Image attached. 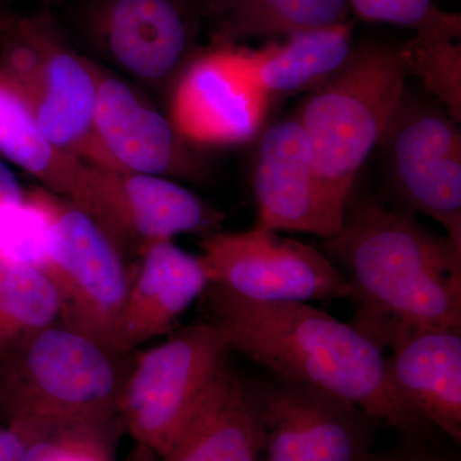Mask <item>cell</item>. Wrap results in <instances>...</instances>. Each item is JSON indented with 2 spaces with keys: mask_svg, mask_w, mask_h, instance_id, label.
Instances as JSON below:
<instances>
[{
  "mask_svg": "<svg viewBox=\"0 0 461 461\" xmlns=\"http://www.w3.org/2000/svg\"><path fill=\"white\" fill-rule=\"evenodd\" d=\"M206 321L230 351L281 381L320 388L348 400L405 438H429L432 427L402 402L379 346L350 323L306 303L254 302L208 285Z\"/></svg>",
  "mask_w": 461,
  "mask_h": 461,
  "instance_id": "cell-1",
  "label": "cell"
},
{
  "mask_svg": "<svg viewBox=\"0 0 461 461\" xmlns=\"http://www.w3.org/2000/svg\"><path fill=\"white\" fill-rule=\"evenodd\" d=\"M326 250L351 288V326L382 350L423 330H461V248L447 236L368 200Z\"/></svg>",
  "mask_w": 461,
  "mask_h": 461,
  "instance_id": "cell-2",
  "label": "cell"
},
{
  "mask_svg": "<svg viewBox=\"0 0 461 461\" xmlns=\"http://www.w3.org/2000/svg\"><path fill=\"white\" fill-rule=\"evenodd\" d=\"M127 355L58 321L0 357V411L11 421H120Z\"/></svg>",
  "mask_w": 461,
  "mask_h": 461,
  "instance_id": "cell-3",
  "label": "cell"
},
{
  "mask_svg": "<svg viewBox=\"0 0 461 461\" xmlns=\"http://www.w3.org/2000/svg\"><path fill=\"white\" fill-rule=\"evenodd\" d=\"M406 77L400 48L363 42L297 114L324 193L345 213L357 172L406 98Z\"/></svg>",
  "mask_w": 461,
  "mask_h": 461,
  "instance_id": "cell-4",
  "label": "cell"
},
{
  "mask_svg": "<svg viewBox=\"0 0 461 461\" xmlns=\"http://www.w3.org/2000/svg\"><path fill=\"white\" fill-rule=\"evenodd\" d=\"M98 66L75 50L50 9L0 11V69L45 135L89 165L121 172L94 127Z\"/></svg>",
  "mask_w": 461,
  "mask_h": 461,
  "instance_id": "cell-5",
  "label": "cell"
},
{
  "mask_svg": "<svg viewBox=\"0 0 461 461\" xmlns=\"http://www.w3.org/2000/svg\"><path fill=\"white\" fill-rule=\"evenodd\" d=\"M230 353L220 330L204 321L135 357L118 415L136 445L165 456L229 364Z\"/></svg>",
  "mask_w": 461,
  "mask_h": 461,
  "instance_id": "cell-6",
  "label": "cell"
},
{
  "mask_svg": "<svg viewBox=\"0 0 461 461\" xmlns=\"http://www.w3.org/2000/svg\"><path fill=\"white\" fill-rule=\"evenodd\" d=\"M42 269L56 285L59 321L118 353L131 275L123 251L91 215L57 198Z\"/></svg>",
  "mask_w": 461,
  "mask_h": 461,
  "instance_id": "cell-7",
  "label": "cell"
},
{
  "mask_svg": "<svg viewBox=\"0 0 461 461\" xmlns=\"http://www.w3.org/2000/svg\"><path fill=\"white\" fill-rule=\"evenodd\" d=\"M69 20L99 56L162 87L195 57L202 0H76Z\"/></svg>",
  "mask_w": 461,
  "mask_h": 461,
  "instance_id": "cell-8",
  "label": "cell"
},
{
  "mask_svg": "<svg viewBox=\"0 0 461 461\" xmlns=\"http://www.w3.org/2000/svg\"><path fill=\"white\" fill-rule=\"evenodd\" d=\"M203 267L209 285L254 302L350 300L345 276L317 249L282 238L257 224L245 232L203 236Z\"/></svg>",
  "mask_w": 461,
  "mask_h": 461,
  "instance_id": "cell-9",
  "label": "cell"
},
{
  "mask_svg": "<svg viewBox=\"0 0 461 461\" xmlns=\"http://www.w3.org/2000/svg\"><path fill=\"white\" fill-rule=\"evenodd\" d=\"M264 432L263 461H364L378 420L327 391L277 379L248 386Z\"/></svg>",
  "mask_w": 461,
  "mask_h": 461,
  "instance_id": "cell-10",
  "label": "cell"
},
{
  "mask_svg": "<svg viewBox=\"0 0 461 461\" xmlns=\"http://www.w3.org/2000/svg\"><path fill=\"white\" fill-rule=\"evenodd\" d=\"M268 99L251 74L248 50L212 44L176 81L169 118L191 144H244L259 131Z\"/></svg>",
  "mask_w": 461,
  "mask_h": 461,
  "instance_id": "cell-11",
  "label": "cell"
},
{
  "mask_svg": "<svg viewBox=\"0 0 461 461\" xmlns=\"http://www.w3.org/2000/svg\"><path fill=\"white\" fill-rule=\"evenodd\" d=\"M399 193L461 248V135L441 107L403 100L384 140Z\"/></svg>",
  "mask_w": 461,
  "mask_h": 461,
  "instance_id": "cell-12",
  "label": "cell"
},
{
  "mask_svg": "<svg viewBox=\"0 0 461 461\" xmlns=\"http://www.w3.org/2000/svg\"><path fill=\"white\" fill-rule=\"evenodd\" d=\"M254 186L260 226L326 240L335 238L344 226L346 213L324 193L311 141L297 115L264 133Z\"/></svg>",
  "mask_w": 461,
  "mask_h": 461,
  "instance_id": "cell-13",
  "label": "cell"
},
{
  "mask_svg": "<svg viewBox=\"0 0 461 461\" xmlns=\"http://www.w3.org/2000/svg\"><path fill=\"white\" fill-rule=\"evenodd\" d=\"M94 220L124 248H138L181 233L220 230L223 214L167 177L98 168Z\"/></svg>",
  "mask_w": 461,
  "mask_h": 461,
  "instance_id": "cell-14",
  "label": "cell"
},
{
  "mask_svg": "<svg viewBox=\"0 0 461 461\" xmlns=\"http://www.w3.org/2000/svg\"><path fill=\"white\" fill-rule=\"evenodd\" d=\"M94 127L99 144L121 172L195 178L198 162L171 118L132 85L98 66Z\"/></svg>",
  "mask_w": 461,
  "mask_h": 461,
  "instance_id": "cell-15",
  "label": "cell"
},
{
  "mask_svg": "<svg viewBox=\"0 0 461 461\" xmlns=\"http://www.w3.org/2000/svg\"><path fill=\"white\" fill-rule=\"evenodd\" d=\"M140 257L121 323L124 353L169 332L209 285L200 257L182 250L173 240L145 245Z\"/></svg>",
  "mask_w": 461,
  "mask_h": 461,
  "instance_id": "cell-16",
  "label": "cell"
},
{
  "mask_svg": "<svg viewBox=\"0 0 461 461\" xmlns=\"http://www.w3.org/2000/svg\"><path fill=\"white\" fill-rule=\"evenodd\" d=\"M387 375L402 402L430 427L461 441V330L415 333L391 348Z\"/></svg>",
  "mask_w": 461,
  "mask_h": 461,
  "instance_id": "cell-17",
  "label": "cell"
},
{
  "mask_svg": "<svg viewBox=\"0 0 461 461\" xmlns=\"http://www.w3.org/2000/svg\"><path fill=\"white\" fill-rule=\"evenodd\" d=\"M0 157L41 182L50 193L93 215L98 167L58 147L45 135L20 91L2 69Z\"/></svg>",
  "mask_w": 461,
  "mask_h": 461,
  "instance_id": "cell-18",
  "label": "cell"
},
{
  "mask_svg": "<svg viewBox=\"0 0 461 461\" xmlns=\"http://www.w3.org/2000/svg\"><path fill=\"white\" fill-rule=\"evenodd\" d=\"M264 432L248 384L224 366L163 461H263Z\"/></svg>",
  "mask_w": 461,
  "mask_h": 461,
  "instance_id": "cell-19",
  "label": "cell"
},
{
  "mask_svg": "<svg viewBox=\"0 0 461 461\" xmlns=\"http://www.w3.org/2000/svg\"><path fill=\"white\" fill-rule=\"evenodd\" d=\"M353 23L294 33L260 50H248L249 67L269 95L313 91L348 62L354 50Z\"/></svg>",
  "mask_w": 461,
  "mask_h": 461,
  "instance_id": "cell-20",
  "label": "cell"
},
{
  "mask_svg": "<svg viewBox=\"0 0 461 461\" xmlns=\"http://www.w3.org/2000/svg\"><path fill=\"white\" fill-rule=\"evenodd\" d=\"M348 0H202L212 44L291 36L348 21Z\"/></svg>",
  "mask_w": 461,
  "mask_h": 461,
  "instance_id": "cell-21",
  "label": "cell"
},
{
  "mask_svg": "<svg viewBox=\"0 0 461 461\" xmlns=\"http://www.w3.org/2000/svg\"><path fill=\"white\" fill-rule=\"evenodd\" d=\"M62 304L48 273L0 259V357L59 321Z\"/></svg>",
  "mask_w": 461,
  "mask_h": 461,
  "instance_id": "cell-22",
  "label": "cell"
},
{
  "mask_svg": "<svg viewBox=\"0 0 461 461\" xmlns=\"http://www.w3.org/2000/svg\"><path fill=\"white\" fill-rule=\"evenodd\" d=\"M461 32L417 33L400 48L406 75L415 76L455 122L461 121Z\"/></svg>",
  "mask_w": 461,
  "mask_h": 461,
  "instance_id": "cell-23",
  "label": "cell"
},
{
  "mask_svg": "<svg viewBox=\"0 0 461 461\" xmlns=\"http://www.w3.org/2000/svg\"><path fill=\"white\" fill-rule=\"evenodd\" d=\"M111 423L11 421L25 441L27 461H112L115 426Z\"/></svg>",
  "mask_w": 461,
  "mask_h": 461,
  "instance_id": "cell-24",
  "label": "cell"
},
{
  "mask_svg": "<svg viewBox=\"0 0 461 461\" xmlns=\"http://www.w3.org/2000/svg\"><path fill=\"white\" fill-rule=\"evenodd\" d=\"M56 200L50 191H27L20 205L0 217V259L42 269Z\"/></svg>",
  "mask_w": 461,
  "mask_h": 461,
  "instance_id": "cell-25",
  "label": "cell"
},
{
  "mask_svg": "<svg viewBox=\"0 0 461 461\" xmlns=\"http://www.w3.org/2000/svg\"><path fill=\"white\" fill-rule=\"evenodd\" d=\"M348 7L369 23H393L414 30L461 32L459 14L437 7L433 0H348Z\"/></svg>",
  "mask_w": 461,
  "mask_h": 461,
  "instance_id": "cell-26",
  "label": "cell"
},
{
  "mask_svg": "<svg viewBox=\"0 0 461 461\" xmlns=\"http://www.w3.org/2000/svg\"><path fill=\"white\" fill-rule=\"evenodd\" d=\"M364 461H448L439 456L432 450L427 448L420 439L405 438V442L382 451V453H372Z\"/></svg>",
  "mask_w": 461,
  "mask_h": 461,
  "instance_id": "cell-27",
  "label": "cell"
},
{
  "mask_svg": "<svg viewBox=\"0 0 461 461\" xmlns=\"http://www.w3.org/2000/svg\"><path fill=\"white\" fill-rule=\"evenodd\" d=\"M26 194L16 176L0 157V217L20 205L25 200Z\"/></svg>",
  "mask_w": 461,
  "mask_h": 461,
  "instance_id": "cell-28",
  "label": "cell"
},
{
  "mask_svg": "<svg viewBox=\"0 0 461 461\" xmlns=\"http://www.w3.org/2000/svg\"><path fill=\"white\" fill-rule=\"evenodd\" d=\"M0 461H27L25 441L14 427L0 429Z\"/></svg>",
  "mask_w": 461,
  "mask_h": 461,
  "instance_id": "cell-29",
  "label": "cell"
},
{
  "mask_svg": "<svg viewBox=\"0 0 461 461\" xmlns=\"http://www.w3.org/2000/svg\"><path fill=\"white\" fill-rule=\"evenodd\" d=\"M126 461H158V456L153 451L149 450L145 446L136 445L132 453L129 455Z\"/></svg>",
  "mask_w": 461,
  "mask_h": 461,
  "instance_id": "cell-30",
  "label": "cell"
}]
</instances>
